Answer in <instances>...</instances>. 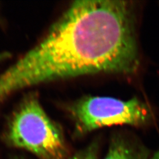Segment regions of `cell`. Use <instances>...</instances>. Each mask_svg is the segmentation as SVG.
Wrapping results in <instances>:
<instances>
[{
	"label": "cell",
	"instance_id": "1",
	"mask_svg": "<svg viewBox=\"0 0 159 159\" xmlns=\"http://www.w3.org/2000/svg\"><path fill=\"white\" fill-rule=\"evenodd\" d=\"M39 84L96 74L132 75L140 66L133 2H74L27 52Z\"/></svg>",
	"mask_w": 159,
	"mask_h": 159
},
{
	"label": "cell",
	"instance_id": "2",
	"mask_svg": "<svg viewBox=\"0 0 159 159\" xmlns=\"http://www.w3.org/2000/svg\"><path fill=\"white\" fill-rule=\"evenodd\" d=\"M6 139L11 146L31 152L38 159L70 157L61 127L48 116L34 93L27 94L13 113Z\"/></svg>",
	"mask_w": 159,
	"mask_h": 159
},
{
	"label": "cell",
	"instance_id": "3",
	"mask_svg": "<svg viewBox=\"0 0 159 159\" xmlns=\"http://www.w3.org/2000/svg\"><path fill=\"white\" fill-rule=\"evenodd\" d=\"M74 134L83 136L96 129L115 125L143 126L153 119L147 104L138 98L122 100L104 96H84L67 106Z\"/></svg>",
	"mask_w": 159,
	"mask_h": 159
},
{
	"label": "cell",
	"instance_id": "4",
	"mask_svg": "<svg viewBox=\"0 0 159 159\" xmlns=\"http://www.w3.org/2000/svg\"><path fill=\"white\" fill-rule=\"evenodd\" d=\"M103 159H149L147 149L135 139L118 133L114 135Z\"/></svg>",
	"mask_w": 159,
	"mask_h": 159
},
{
	"label": "cell",
	"instance_id": "5",
	"mask_svg": "<svg viewBox=\"0 0 159 159\" xmlns=\"http://www.w3.org/2000/svg\"><path fill=\"white\" fill-rule=\"evenodd\" d=\"M98 143L94 141L82 150L70 156L68 159H98Z\"/></svg>",
	"mask_w": 159,
	"mask_h": 159
},
{
	"label": "cell",
	"instance_id": "6",
	"mask_svg": "<svg viewBox=\"0 0 159 159\" xmlns=\"http://www.w3.org/2000/svg\"><path fill=\"white\" fill-rule=\"evenodd\" d=\"M9 57V54L6 52H0V62Z\"/></svg>",
	"mask_w": 159,
	"mask_h": 159
},
{
	"label": "cell",
	"instance_id": "7",
	"mask_svg": "<svg viewBox=\"0 0 159 159\" xmlns=\"http://www.w3.org/2000/svg\"><path fill=\"white\" fill-rule=\"evenodd\" d=\"M149 159H159V149Z\"/></svg>",
	"mask_w": 159,
	"mask_h": 159
}]
</instances>
